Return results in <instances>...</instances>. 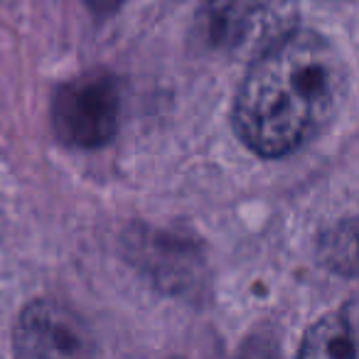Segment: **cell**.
Here are the masks:
<instances>
[{
    "mask_svg": "<svg viewBox=\"0 0 359 359\" xmlns=\"http://www.w3.org/2000/svg\"><path fill=\"white\" fill-rule=\"evenodd\" d=\"M344 62L315 30L278 35L241 79L234 133L259 158H285L318 138L344 96Z\"/></svg>",
    "mask_w": 359,
    "mask_h": 359,
    "instance_id": "obj_1",
    "label": "cell"
},
{
    "mask_svg": "<svg viewBox=\"0 0 359 359\" xmlns=\"http://www.w3.org/2000/svg\"><path fill=\"white\" fill-rule=\"evenodd\" d=\"M123 116V89L116 74L89 69L55 89L50 121L55 135L69 148L94 150L116 138Z\"/></svg>",
    "mask_w": 359,
    "mask_h": 359,
    "instance_id": "obj_2",
    "label": "cell"
},
{
    "mask_svg": "<svg viewBox=\"0 0 359 359\" xmlns=\"http://www.w3.org/2000/svg\"><path fill=\"white\" fill-rule=\"evenodd\" d=\"M130 264L170 295H197L207 283V264L200 244L177 231L133 226L123 236Z\"/></svg>",
    "mask_w": 359,
    "mask_h": 359,
    "instance_id": "obj_3",
    "label": "cell"
},
{
    "mask_svg": "<svg viewBox=\"0 0 359 359\" xmlns=\"http://www.w3.org/2000/svg\"><path fill=\"white\" fill-rule=\"evenodd\" d=\"M13 352L18 357H89L94 342L69 310L50 300H32L13 330Z\"/></svg>",
    "mask_w": 359,
    "mask_h": 359,
    "instance_id": "obj_4",
    "label": "cell"
},
{
    "mask_svg": "<svg viewBox=\"0 0 359 359\" xmlns=\"http://www.w3.org/2000/svg\"><path fill=\"white\" fill-rule=\"evenodd\" d=\"M269 8L271 0H207L200 32L215 50H231L259 30Z\"/></svg>",
    "mask_w": 359,
    "mask_h": 359,
    "instance_id": "obj_5",
    "label": "cell"
},
{
    "mask_svg": "<svg viewBox=\"0 0 359 359\" xmlns=\"http://www.w3.org/2000/svg\"><path fill=\"white\" fill-rule=\"evenodd\" d=\"M298 354L308 359H359V298L310 325Z\"/></svg>",
    "mask_w": 359,
    "mask_h": 359,
    "instance_id": "obj_6",
    "label": "cell"
},
{
    "mask_svg": "<svg viewBox=\"0 0 359 359\" xmlns=\"http://www.w3.org/2000/svg\"><path fill=\"white\" fill-rule=\"evenodd\" d=\"M315 254L323 269L342 278H359V217L334 222L318 236Z\"/></svg>",
    "mask_w": 359,
    "mask_h": 359,
    "instance_id": "obj_7",
    "label": "cell"
},
{
    "mask_svg": "<svg viewBox=\"0 0 359 359\" xmlns=\"http://www.w3.org/2000/svg\"><path fill=\"white\" fill-rule=\"evenodd\" d=\"M128 0H84V6L94 13L96 18H109L118 13Z\"/></svg>",
    "mask_w": 359,
    "mask_h": 359,
    "instance_id": "obj_8",
    "label": "cell"
},
{
    "mask_svg": "<svg viewBox=\"0 0 359 359\" xmlns=\"http://www.w3.org/2000/svg\"><path fill=\"white\" fill-rule=\"evenodd\" d=\"M3 231H6V215H3V205H0V244H3Z\"/></svg>",
    "mask_w": 359,
    "mask_h": 359,
    "instance_id": "obj_9",
    "label": "cell"
}]
</instances>
